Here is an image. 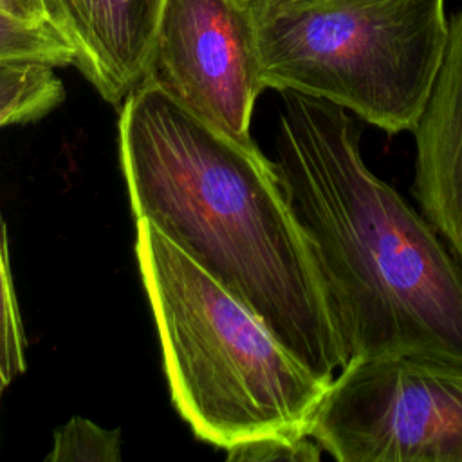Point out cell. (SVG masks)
<instances>
[{
  "mask_svg": "<svg viewBox=\"0 0 462 462\" xmlns=\"http://www.w3.org/2000/svg\"><path fill=\"white\" fill-rule=\"evenodd\" d=\"M119 162L135 220L245 303L312 374L346 363L309 242L274 162L144 79L119 106Z\"/></svg>",
  "mask_w": 462,
  "mask_h": 462,
  "instance_id": "obj_1",
  "label": "cell"
},
{
  "mask_svg": "<svg viewBox=\"0 0 462 462\" xmlns=\"http://www.w3.org/2000/svg\"><path fill=\"white\" fill-rule=\"evenodd\" d=\"M274 168L323 280L346 363L462 365V265L433 224L361 153L350 112L283 90Z\"/></svg>",
  "mask_w": 462,
  "mask_h": 462,
  "instance_id": "obj_2",
  "label": "cell"
},
{
  "mask_svg": "<svg viewBox=\"0 0 462 462\" xmlns=\"http://www.w3.org/2000/svg\"><path fill=\"white\" fill-rule=\"evenodd\" d=\"M135 231L171 401L191 431L222 449L258 437L309 435L330 381L312 374L150 222L135 220Z\"/></svg>",
  "mask_w": 462,
  "mask_h": 462,
  "instance_id": "obj_3",
  "label": "cell"
},
{
  "mask_svg": "<svg viewBox=\"0 0 462 462\" xmlns=\"http://www.w3.org/2000/svg\"><path fill=\"white\" fill-rule=\"evenodd\" d=\"M249 2L265 88L328 101L386 134L415 128L448 45L444 0Z\"/></svg>",
  "mask_w": 462,
  "mask_h": 462,
  "instance_id": "obj_4",
  "label": "cell"
},
{
  "mask_svg": "<svg viewBox=\"0 0 462 462\" xmlns=\"http://www.w3.org/2000/svg\"><path fill=\"white\" fill-rule=\"evenodd\" d=\"M309 435L339 462H462V365L350 359L330 379Z\"/></svg>",
  "mask_w": 462,
  "mask_h": 462,
  "instance_id": "obj_5",
  "label": "cell"
},
{
  "mask_svg": "<svg viewBox=\"0 0 462 462\" xmlns=\"http://www.w3.org/2000/svg\"><path fill=\"white\" fill-rule=\"evenodd\" d=\"M150 81L182 108L247 141L265 88L249 0H166Z\"/></svg>",
  "mask_w": 462,
  "mask_h": 462,
  "instance_id": "obj_6",
  "label": "cell"
},
{
  "mask_svg": "<svg viewBox=\"0 0 462 462\" xmlns=\"http://www.w3.org/2000/svg\"><path fill=\"white\" fill-rule=\"evenodd\" d=\"M166 0H43L74 67L114 106L148 78Z\"/></svg>",
  "mask_w": 462,
  "mask_h": 462,
  "instance_id": "obj_7",
  "label": "cell"
},
{
  "mask_svg": "<svg viewBox=\"0 0 462 462\" xmlns=\"http://www.w3.org/2000/svg\"><path fill=\"white\" fill-rule=\"evenodd\" d=\"M413 195L462 265V9L448 20V45L411 130Z\"/></svg>",
  "mask_w": 462,
  "mask_h": 462,
  "instance_id": "obj_8",
  "label": "cell"
},
{
  "mask_svg": "<svg viewBox=\"0 0 462 462\" xmlns=\"http://www.w3.org/2000/svg\"><path fill=\"white\" fill-rule=\"evenodd\" d=\"M65 99L54 67L34 61L0 63V128L32 123Z\"/></svg>",
  "mask_w": 462,
  "mask_h": 462,
  "instance_id": "obj_9",
  "label": "cell"
},
{
  "mask_svg": "<svg viewBox=\"0 0 462 462\" xmlns=\"http://www.w3.org/2000/svg\"><path fill=\"white\" fill-rule=\"evenodd\" d=\"M74 60V49L51 23H31L0 9V63L34 61L56 69Z\"/></svg>",
  "mask_w": 462,
  "mask_h": 462,
  "instance_id": "obj_10",
  "label": "cell"
},
{
  "mask_svg": "<svg viewBox=\"0 0 462 462\" xmlns=\"http://www.w3.org/2000/svg\"><path fill=\"white\" fill-rule=\"evenodd\" d=\"M25 372V337L14 294L5 227L0 218V395Z\"/></svg>",
  "mask_w": 462,
  "mask_h": 462,
  "instance_id": "obj_11",
  "label": "cell"
},
{
  "mask_svg": "<svg viewBox=\"0 0 462 462\" xmlns=\"http://www.w3.org/2000/svg\"><path fill=\"white\" fill-rule=\"evenodd\" d=\"M49 462H119L121 435L117 430H105L99 424L72 417L54 431Z\"/></svg>",
  "mask_w": 462,
  "mask_h": 462,
  "instance_id": "obj_12",
  "label": "cell"
},
{
  "mask_svg": "<svg viewBox=\"0 0 462 462\" xmlns=\"http://www.w3.org/2000/svg\"><path fill=\"white\" fill-rule=\"evenodd\" d=\"M323 449L310 437H258L238 442L226 449L229 462H316L321 458Z\"/></svg>",
  "mask_w": 462,
  "mask_h": 462,
  "instance_id": "obj_13",
  "label": "cell"
},
{
  "mask_svg": "<svg viewBox=\"0 0 462 462\" xmlns=\"http://www.w3.org/2000/svg\"><path fill=\"white\" fill-rule=\"evenodd\" d=\"M0 9L31 23H51L43 0H0Z\"/></svg>",
  "mask_w": 462,
  "mask_h": 462,
  "instance_id": "obj_14",
  "label": "cell"
},
{
  "mask_svg": "<svg viewBox=\"0 0 462 462\" xmlns=\"http://www.w3.org/2000/svg\"><path fill=\"white\" fill-rule=\"evenodd\" d=\"M273 4L283 5H303V7H354V5H366L383 0H265Z\"/></svg>",
  "mask_w": 462,
  "mask_h": 462,
  "instance_id": "obj_15",
  "label": "cell"
}]
</instances>
